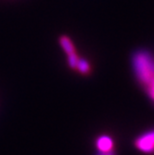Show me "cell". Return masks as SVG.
Segmentation results:
<instances>
[{
  "instance_id": "6da1fadb",
  "label": "cell",
  "mask_w": 154,
  "mask_h": 155,
  "mask_svg": "<svg viewBox=\"0 0 154 155\" xmlns=\"http://www.w3.org/2000/svg\"><path fill=\"white\" fill-rule=\"evenodd\" d=\"M132 66L137 83L144 88L154 76V56L145 49L137 50L132 57Z\"/></svg>"
},
{
  "instance_id": "7a4b0ae2",
  "label": "cell",
  "mask_w": 154,
  "mask_h": 155,
  "mask_svg": "<svg viewBox=\"0 0 154 155\" xmlns=\"http://www.w3.org/2000/svg\"><path fill=\"white\" fill-rule=\"evenodd\" d=\"M135 148L145 154H154V129L140 134L134 140Z\"/></svg>"
},
{
  "instance_id": "3957f363",
  "label": "cell",
  "mask_w": 154,
  "mask_h": 155,
  "mask_svg": "<svg viewBox=\"0 0 154 155\" xmlns=\"http://www.w3.org/2000/svg\"><path fill=\"white\" fill-rule=\"evenodd\" d=\"M96 147L100 152L110 151L114 149V141L111 137L108 135H101L96 139Z\"/></svg>"
},
{
  "instance_id": "277c9868",
  "label": "cell",
  "mask_w": 154,
  "mask_h": 155,
  "mask_svg": "<svg viewBox=\"0 0 154 155\" xmlns=\"http://www.w3.org/2000/svg\"><path fill=\"white\" fill-rule=\"evenodd\" d=\"M60 43L61 46L62 47L63 50L66 52L67 55L72 54V53H75V48L74 47V44L72 43L71 39L67 36H61L60 38Z\"/></svg>"
},
{
  "instance_id": "5b68a950",
  "label": "cell",
  "mask_w": 154,
  "mask_h": 155,
  "mask_svg": "<svg viewBox=\"0 0 154 155\" xmlns=\"http://www.w3.org/2000/svg\"><path fill=\"white\" fill-rule=\"evenodd\" d=\"M76 69L83 74H87L90 72V65L86 59H79Z\"/></svg>"
},
{
  "instance_id": "8992f818",
  "label": "cell",
  "mask_w": 154,
  "mask_h": 155,
  "mask_svg": "<svg viewBox=\"0 0 154 155\" xmlns=\"http://www.w3.org/2000/svg\"><path fill=\"white\" fill-rule=\"evenodd\" d=\"M143 90L145 91V93L149 97L150 101L154 104V76L152 77L150 82L147 84V87H145L143 88Z\"/></svg>"
},
{
  "instance_id": "52a82bcc",
  "label": "cell",
  "mask_w": 154,
  "mask_h": 155,
  "mask_svg": "<svg viewBox=\"0 0 154 155\" xmlns=\"http://www.w3.org/2000/svg\"><path fill=\"white\" fill-rule=\"evenodd\" d=\"M78 60H79V58L76 55V53H72V54L68 55V64L72 69H76Z\"/></svg>"
},
{
  "instance_id": "ba28073f",
  "label": "cell",
  "mask_w": 154,
  "mask_h": 155,
  "mask_svg": "<svg viewBox=\"0 0 154 155\" xmlns=\"http://www.w3.org/2000/svg\"><path fill=\"white\" fill-rule=\"evenodd\" d=\"M97 155H115L114 151L113 150H110V151H107V152H100L99 151Z\"/></svg>"
}]
</instances>
